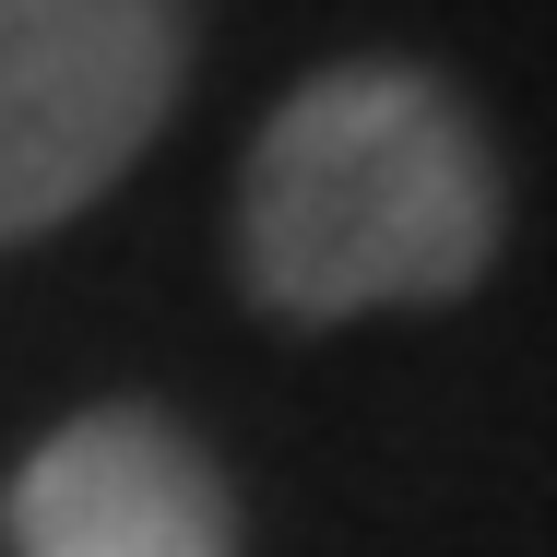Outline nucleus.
Wrapping results in <instances>:
<instances>
[{
  "instance_id": "nucleus-1",
  "label": "nucleus",
  "mask_w": 557,
  "mask_h": 557,
  "mask_svg": "<svg viewBox=\"0 0 557 557\" xmlns=\"http://www.w3.org/2000/svg\"><path fill=\"white\" fill-rule=\"evenodd\" d=\"M498 261V166L440 72L344 60L249 143L237 273L273 321L440 309Z\"/></svg>"
},
{
  "instance_id": "nucleus-2",
  "label": "nucleus",
  "mask_w": 557,
  "mask_h": 557,
  "mask_svg": "<svg viewBox=\"0 0 557 557\" xmlns=\"http://www.w3.org/2000/svg\"><path fill=\"white\" fill-rule=\"evenodd\" d=\"M190 0H0V249L72 225L166 131Z\"/></svg>"
},
{
  "instance_id": "nucleus-3",
  "label": "nucleus",
  "mask_w": 557,
  "mask_h": 557,
  "mask_svg": "<svg viewBox=\"0 0 557 557\" xmlns=\"http://www.w3.org/2000/svg\"><path fill=\"white\" fill-rule=\"evenodd\" d=\"M12 557H237L225 474L143 404H96L60 440L24 450L0 498Z\"/></svg>"
}]
</instances>
